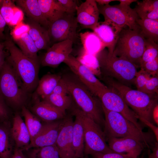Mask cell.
<instances>
[{
  "label": "cell",
  "instance_id": "6da1fadb",
  "mask_svg": "<svg viewBox=\"0 0 158 158\" xmlns=\"http://www.w3.org/2000/svg\"><path fill=\"white\" fill-rule=\"evenodd\" d=\"M69 94L81 110L89 115L102 128L104 124L101 102L73 73L62 76Z\"/></svg>",
  "mask_w": 158,
  "mask_h": 158
},
{
  "label": "cell",
  "instance_id": "7a4b0ae2",
  "mask_svg": "<svg viewBox=\"0 0 158 158\" xmlns=\"http://www.w3.org/2000/svg\"><path fill=\"white\" fill-rule=\"evenodd\" d=\"M8 53L6 60L11 66L29 93L36 90L38 83L39 62L24 54L8 38L3 43Z\"/></svg>",
  "mask_w": 158,
  "mask_h": 158
},
{
  "label": "cell",
  "instance_id": "3957f363",
  "mask_svg": "<svg viewBox=\"0 0 158 158\" xmlns=\"http://www.w3.org/2000/svg\"><path fill=\"white\" fill-rule=\"evenodd\" d=\"M105 79L110 87L121 96L138 119L142 118L154 124L152 113L153 108L158 104V94H148L133 89L113 79L105 78Z\"/></svg>",
  "mask_w": 158,
  "mask_h": 158
},
{
  "label": "cell",
  "instance_id": "277c9868",
  "mask_svg": "<svg viewBox=\"0 0 158 158\" xmlns=\"http://www.w3.org/2000/svg\"><path fill=\"white\" fill-rule=\"evenodd\" d=\"M99 71L105 78L113 79L129 86L134 84L138 67L130 61L114 55L104 49L95 55Z\"/></svg>",
  "mask_w": 158,
  "mask_h": 158
},
{
  "label": "cell",
  "instance_id": "5b68a950",
  "mask_svg": "<svg viewBox=\"0 0 158 158\" xmlns=\"http://www.w3.org/2000/svg\"><path fill=\"white\" fill-rule=\"evenodd\" d=\"M0 94L7 105L21 108L29 93L11 66L6 60L0 69Z\"/></svg>",
  "mask_w": 158,
  "mask_h": 158
},
{
  "label": "cell",
  "instance_id": "8992f818",
  "mask_svg": "<svg viewBox=\"0 0 158 158\" xmlns=\"http://www.w3.org/2000/svg\"><path fill=\"white\" fill-rule=\"evenodd\" d=\"M102 107L105 117L103 132L106 140L111 138L130 137L144 142L149 146L151 139L149 135L140 130L120 114Z\"/></svg>",
  "mask_w": 158,
  "mask_h": 158
},
{
  "label": "cell",
  "instance_id": "52a82bcc",
  "mask_svg": "<svg viewBox=\"0 0 158 158\" xmlns=\"http://www.w3.org/2000/svg\"><path fill=\"white\" fill-rule=\"evenodd\" d=\"M145 42V39L140 30L123 28L119 34L113 54L139 67L144 51Z\"/></svg>",
  "mask_w": 158,
  "mask_h": 158
},
{
  "label": "cell",
  "instance_id": "ba28073f",
  "mask_svg": "<svg viewBox=\"0 0 158 158\" xmlns=\"http://www.w3.org/2000/svg\"><path fill=\"white\" fill-rule=\"evenodd\" d=\"M70 109L79 116L83 123L85 142L84 156L97 153L114 152L107 143L102 128L89 115L73 104Z\"/></svg>",
  "mask_w": 158,
  "mask_h": 158
},
{
  "label": "cell",
  "instance_id": "9c48e42d",
  "mask_svg": "<svg viewBox=\"0 0 158 158\" xmlns=\"http://www.w3.org/2000/svg\"><path fill=\"white\" fill-rule=\"evenodd\" d=\"M99 13L104 16V20L109 21L123 28L125 26L131 30H140L136 22L139 18L133 9L129 6L119 4L104 6L98 5Z\"/></svg>",
  "mask_w": 158,
  "mask_h": 158
},
{
  "label": "cell",
  "instance_id": "30bf717a",
  "mask_svg": "<svg viewBox=\"0 0 158 158\" xmlns=\"http://www.w3.org/2000/svg\"><path fill=\"white\" fill-rule=\"evenodd\" d=\"M75 14L65 12L59 18L49 23L48 30L51 42L70 40L74 43L76 41L78 23Z\"/></svg>",
  "mask_w": 158,
  "mask_h": 158
},
{
  "label": "cell",
  "instance_id": "8fae6325",
  "mask_svg": "<svg viewBox=\"0 0 158 158\" xmlns=\"http://www.w3.org/2000/svg\"><path fill=\"white\" fill-rule=\"evenodd\" d=\"M73 73L95 96L99 98L108 88L102 83L89 68L71 54L63 62Z\"/></svg>",
  "mask_w": 158,
  "mask_h": 158
},
{
  "label": "cell",
  "instance_id": "7c38bea8",
  "mask_svg": "<svg viewBox=\"0 0 158 158\" xmlns=\"http://www.w3.org/2000/svg\"><path fill=\"white\" fill-rule=\"evenodd\" d=\"M99 99L103 107L120 114L142 131V127L138 122L135 113L126 104L120 95L113 89L108 87Z\"/></svg>",
  "mask_w": 158,
  "mask_h": 158
},
{
  "label": "cell",
  "instance_id": "4fadbf2b",
  "mask_svg": "<svg viewBox=\"0 0 158 158\" xmlns=\"http://www.w3.org/2000/svg\"><path fill=\"white\" fill-rule=\"evenodd\" d=\"M73 122L71 114L62 119L56 143L60 158H76L73 145Z\"/></svg>",
  "mask_w": 158,
  "mask_h": 158
},
{
  "label": "cell",
  "instance_id": "5bb4252c",
  "mask_svg": "<svg viewBox=\"0 0 158 158\" xmlns=\"http://www.w3.org/2000/svg\"><path fill=\"white\" fill-rule=\"evenodd\" d=\"M74 43L67 40L54 44L47 50L41 61L43 66L57 67L71 54Z\"/></svg>",
  "mask_w": 158,
  "mask_h": 158
},
{
  "label": "cell",
  "instance_id": "9a60e30c",
  "mask_svg": "<svg viewBox=\"0 0 158 158\" xmlns=\"http://www.w3.org/2000/svg\"><path fill=\"white\" fill-rule=\"evenodd\" d=\"M106 140L113 152L127 154L134 158H137L146 145L144 142L130 137L111 138Z\"/></svg>",
  "mask_w": 158,
  "mask_h": 158
},
{
  "label": "cell",
  "instance_id": "2e32d148",
  "mask_svg": "<svg viewBox=\"0 0 158 158\" xmlns=\"http://www.w3.org/2000/svg\"><path fill=\"white\" fill-rule=\"evenodd\" d=\"M62 119L43 123L39 133L30 141L29 145L24 150L33 147L55 145Z\"/></svg>",
  "mask_w": 158,
  "mask_h": 158
},
{
  "label": "cell",
  "instance_id": "e0dca14e",
  "mask_svg": "<svg viewBox=\"0 0 158 158\" xmlns=\"http://www.w3.org/2000/svg\"><path fill=\"white\" fill-rule=\"evenodd\" d=\"M122 28L109 21L98 22L92 30L108 51L113 53L119 34Z\"/></svg>",
  "mask_w": 158,
  "mask_h": 158
},
{
  "label": "cell",
  "instance_id": "ac0fdd59",
  "mask_svg": "<svg viewBox=\"0 0 158 158\" xmlns=\"http://www.w3.org/2000/svg\"><path fill=\"white\" fill-rule=\"evenodd\" d=\"M17 25L13 32L14 40L24 54L31 59L39 62L37 55L39 51L28 34V25Z\"/></svg>",
  "mask_w": 158,
  "mask_h": 158
},
{
  "label": "cell",
  "instance_id": "d6986e66",
  "mask_svg": "<svg viewBox=\"0 0 158 158\" xmlns=\"http://www.w3.org/2000/svg\"><path fill=\"white\" fill-rule=\"evenodd\" d=\"M76 20L84 28L92 29L98 22L99 13L95 0H86L76 8Z\"/></svg>",
  "mask_w": 158,
  "mask_h": 158
},
{
  "label": "cell",
  "instance_id": "ffe728a7",
  "mask_svg": "<svg viewBox=\"0 0 158 158\" xmlns=\"http://www.w3.org/2000/svg\"><path fill=\"white\" fill-rule=\"evenodd\" d=\"M35 95V102L31 107V110L39 118L44 122H49L62 120L64 118L66 114L47 101H40L39 97Z\"/></svg>",
  "mask_w": 158,
  "mask_h": 158
},
{
  "label": "cell",
  "instance_id": "44dd1931",
  "mask_svg": "<svg viewBox=\"0 0 158 158\" xmlns=\"http://www.w3.org/2000/svg\"><path fill=\"white\" fill-rule=\"evenodd\" d=\"M11 131L15 147L24 150L30 143V137L25 122L18 113L13 117Z\"/></svg>",
  "mask_w": 158,
  "mask_h": 158
},
{
  "label": "cell",
  "instance_id": "7402d4cb",
  "mask_svg": "<svg viewBox=\"0 0 158 158\" xmlns=\"http://www.w3.org/2000/svg\"><path fill=\"white\" fill-rule=\"evenodd\" d=\"M27 20L28 34L38 50H47L50 47L51 43L48 29L30 18Z\"/></svg>",
  "mask_w": 158,
  "mask_h": 158
},
{
  "label": "cell",
  "instance_id": "603a6c76",
  "mask_svg": "<svg viewBox=\"0 0 158 158\" xmlns=\"http://www.w3.org/2000/svg\"><path fill=\"white\" fill-rule=\"evenodd\" d=\"M14 1L30 18L48 29L49 23L43 15L38 0H17Z\"/></svg>",
  "mask_w": 158,
  "mask_h": 158
},
{
  "label": "cell",
  "instance_id": "cb8c5ba5",
  "mask_svg": "<svg viewBox=\"0 0 158 158\" xmlns=\"http://www.w3.org/2000/svg\"><path fill=\"white\" fill-rule=\"evenodd\" d=\"M15 147L8 122H0V158H11Z\"/></svg>",
  "mask_w": 158,
  "mask_h": 158
},
{
  "label": "cell",
  "instance_id": "d4e9b609",
  "mask_svg": "<svg viewBox=\"0 0 158 158\" xmlns=\"http://www.w3.org/2000/svg\"><path fill=\"white\" fill-rule=\"evenodd\" d=\"M71 114L75 116L73 128V145L76 158H83L84 157V135L83 123L79 116L71 111Z\"/></svg>",
  "mask_w": 158,
  "mask_h": 158
},
{
  "label": "cell",
  "instance_id": "484cf974",
  "mask_svg": "<svg viewBox=\"0 0 158 158\" xmlns=\"http://www.w3.org/2000/svg\"><path fill=\"white\" fill-rule=\"evenodd\" d=\"M41 11L50 23L60 18L65 13L58 0H38Z\"/></svg>",
  "mask_w": 158,
  "mask_h": 158
},
{
  "label": "cell",
  "instance_id": "4316f807",
  "mask_svg": "<svg viewBox=\"0 0 158 158\" xmlns=\"http://www.w3.org/2000/svg\"><path fill=\"white\" fill-rule=\"evenodd\" d=\"M62 76L59 74L48 73L44 75L38 82L36 95L44 99L52 94Z\"/></svg>",
  "mask_w": 158,
  "mask_h": 158
},
{
  "label": "cell",
  "instance_id": "83f0119b",
  "mask_svg": "<svg viewBox=\"0 0 158 158\" xmlns=\"http://www.w3.org/2000/svg\"><path fill=\"white\" fill-rule=\"evenodd\" d=\"M137 2L133 9L139 18L158 20V0H143Z\"/></svg>",
  "mask_w": 158,
  "mask_h": 158
},
{
  "label": "cell",
  "instance_id": "f1b7e54d",
  "mask_svg": "<svg viewBox=\"0 0 158 158\" xmlns=\"http://www.w3.org/2000/svg\"><path fill=\"white\" fill-rule=\"evenodd\" d=\"M83 50L89 54L95 55L105 48L101 41L93 32H86L80 34Z\"/></svg>",
  "mask_w": 158,
  "mask_h": 158
},
{
  "label": "cell",
  "instance_id": "f546056e",
  "mask_svg": "<svg viewBox=\"0 0 158 158\" xmlns=\"http://www.w3.org/2000/svg\"><path fill=\"white\" fill-rule=\"evenodd\" d=\"M14 1L2 0L0 11L6 24L15 25L20 21L22 17L20 11L15 6Z\"/></svg>",
  "mask_w": 158,
  "mask_h": 158
},
{
  "label": "cell",
  "instance_id": "4dcf8cb0",
  "mask_svg": "<svg viewBox=\"0 0 158 158\" xmlns=\"http://www.w3.org/2000/svg\"><path fill=\"white\" fill-rule=\"evenodd\" d=\"M136 22L140 27L141 34L145 39H150L158 43V20L139 18Z\"/></svg>",
  "mask_w": 158,
  "mask_h": 158
},
{
  "label": "cell",
  "instance_id": "1f68e13d",
  "mask_svg": "<svg viewBox=\"0 0 158 158\" xmlns=\"http://www.w3.org/2000/svg\"><path fill=\"white\" fill-rule=\"evenodd\" d=\"M26 158H60L56 145L23 151Z\"/></svg>",
  "mask_w": 158,
  "mask_h": 158
},
{
  "label": "cell",
  "instance_id": "d6a6232c",
  "mask_svg": "<svg viewBox=\"0 0 158 158\" xmlns=\"http://www.w3.org/2000/svg\"><path fill=\"white\" fill-rule=\"evenodd\" d=\"M21 113L30 137V141L38 134L43 125L39 118L31 113L25 106L21 108Z\"/></svg>",
  "mask_w": 158,
  "mask_h": 158
},
{
  "label": "cell",
  "instance_id": "836d02e7",
  "mask_svg": "<svg viewBox=\"0 0 158 158\" xmlns=\"http://www.w3.org/2000/svg\"><path fill=\"white\" fill-rule=\"evenodd\" d=\"M72 99L70 95H61L52 93L43 100L48 102L66 114V111L70 109L73 104Z\"/></svg>",
  "mask_w": 158,
  "mask_h": 158
},
{
  "label": "cell",
  "instance_id": "e575fe53",
  "mask_svg": "<svg viewBox=\"0 0 158 158\" xmlns=\"http://www.w3.org/2000/svg\"><path fill=\"white\" fill-rule=\"evenodd\" d=\"M158 58V44L152 40L146 39L145 49L141 58L140 66Z\"/></svg>",
  "mask_w": 158,
  "mask_h": 158
},
{
  "label": "cell",
  "instance_id": "d590c367",
  "mask_svg": "<svg viewBox=\"0 0 158 158\" xmlns=\"http://www.w3.org/2000/svg\"><path fill=\"white\" fill-rule=\"evenodd\" d=\"M77 58L92 72V69L98 68L99 69L98 62L96 56L87 53L84 50L83 53Z\"/></svg>",
  "mask_w": 158,
  "mask_h": 158
},
{
  "label": "cell",
  "instance_id": "8d00e7d4",
  "mask_svg": "<svg viewBox=\"0 0 158 158\" xmlns=\"http://www.w3.org/2000/svg\"><path fill=\"white\" fill-rule=\"evenodd\" d=\"M158 76H150L146 81L143 92L148 94H158Z\"/></svg>",
  "mask_w": 158,
  "mask_h": 158
},
{
  "label": "cell",
  "instance_id": "74e56055",
  "mask_svg": "<svg viewBox=\"0 0 158 158\" xmlns=\"http://www.w3.org/2000/svg\"><path fill=\"white\" fill-rule=\"evenodd\" d=\"M141 69L152 76H157L158 71V58L147 62L140 67Z\"/></svg>",
  "mask_w": 158,
  "mask_h": 158
},
{
  "label": "cell",
  "instance_id": "f35d334b",
  "mask_svg": "<svg viewBox=\"0 0 158 158\" xmlns=\"http://www.w3.org/2000/svg\"><path fill=\"white\" fill-rule=\"evenodd\" d=\"M63 8L65 12L75 14L76 8L79 6L76 0H58Z\"/></svg>",
  "mask_w": 158,
  "mask_h": 158
},
{
  "label": "cell",
  "instance_id": "ab89813d",
  "mask_svg": "<svg viewBox=\"0 0 158 158\" xmlns=\"http://www.w3.org/2000/svg\"><path fill=\"white\" fill-rule=\"evenodd\" d=\"M93 158H134L127 154L112 152L97 153L91 155Z\"/></svg>",
  "mask_w": 158,
  "mask_h": 158
},
{
  "label": "cell",
  "instance_id": "60d3db41",
  "mask_svg": "<svg viewBox=\"0 0 158 158\" xmlns=\"http://www.w3.org/2000/svg\"><path fill=\"white\" fill-rule=\"evenodd\" d=\"M9 115L7 105L0 94V122H8Z\"/></svg>",
  "mask_w": 158,
  "mask_h": 158
},
{
  "label": "cell",
  "instance_id": "b9f144b4",
  "mask_svg": "<svg viewBox=\"0 0 158 158\" xmlns=\"http://www.w3.org/2000/svg\"><path fill=\"white\" fill-rule=\"evenodd\" d=\"M52 93L61 95L69 94L66 84L62 77L56 85Z\"/></svg>",
  "mask_w": 158,
  "mask_h": 158
},
{
  "label": "cell",
  "instance_id": "7bdbcfd3",
  "mask_svg": "<svg viewBox=\"0 0 158 158\" xmlns=\"http://www.w3.org/2000/svg\"><path fill=\"white\" fill-rule=\"evenodd\" d=\"M139 119L143 123L149 127L152 131L154 133L155 137V138L156 141L158 142V127L157 126H156L153 123H151L145 119L139 118L138 119Z\"/></svg>",
  "mask_w": 158,
  "mask_h": 158
},
{
  "label": "cell",
  "instance_id": "ee69618b",
  "mask_svg": "<svg viewBox=\"0 0 158 158\" xmlns=\"http://www.w3.org/2000/svg\"><path fill=\"white\" fill-rule=\"evenodd\" d=\"M5 49L3 43L0 42V69L4 63L6 56V54L4 51Z\"/></svg>",
  "mask_w": 158,
  "mask_h": 158
},
{
  "label": "cell",
  "instance_id": "f6af8a7d",
  "mask_svg": "<svg viewBox=\"0 0 158 158\" xmlns=\"http://www.w3.org/2000/svg\"><path fill=\"white\" fill-rule=\"evenodd\" d=\"M2 0H0V7ZM6 23L2 16L0 11V40L4 37L3 32L6 25Z\"/></svg>",
  "mask_w": 158,
  "mask_h": 158
},
{
  "label": "cell",
  "instance_id": "bcb514c9",
  "mask_svg": "<svg viewBox=\"0 0 158 158\" xmlns=\"http://www.w3.org/2000/svg\"><path fill=\"white\" fill-rule=\"evenodd\" d=\"M152 118L154 124L158 125V104L156 105L153 109L152 113Z\"/></svg>",
  "mask_w": 158,
  "mask_h": 158
},
{
  "label": "cell",
  "instance_id": "7dc6e473",
  "mask_svg": "<svg viewBox=\"0 0 158 158\" xmlns=\"http://www.w3.org/2000/svg\"><path fill=\"white\" fill-rule=\"evenodd\" d=\"M152 152L149 153L148 158H158V144L157 141L153 144Z\"/></svg>",
  "mask_w": 158,
  "mask_h": 158
},
{
  "label": "cell",
  "instance_id": "c3c4849f",
  "mask_svg": "<svg viewBox=\"0 0 158 158\" xmlns=\"http://www.w3.org/2000/svg\"><path fill=\"white\" fill-rule=\"evenodd\" d=\"M11 158H26L22 150L15 147Z\"/></svg>",
  "mask_w": 158,
  "mask_h": 158
},
{
  "label": "cell",
  "instance_id": "681fc988",
  "mask_svg": "<svg viewBox=\"0 0 158 158\" xmlns=\"http://www.w3.org/2000/svg\"><path fill=\"white\" fill-rule=\"evenodd\" d=\"M116 1L120 2L119 5L123 6H130V4L133 2H136V0H117Z\"/></svg>",
  "mask_w": 158,
  "mask_h": 158
},
{
  "label": "cell",
  "instance_id": "f907efd6",
  "mask_svg": "<svg viewBox=\"0 0 158 158\" xmlns=\"http://www.w3.org/2000/svg\"><path fill=\"white\" fill-rule=\"evenodd\" d=\"M117 0H95L99 6H104L109 4V3L113 1H116Z\"/></svg>",
  "mask_w": 158,
  "mask_h": 158
},
{
  "label": "cell",
  "instance_id": "816d5d0a",
  "mask_svg": "<svg viewBox=\"0 0 158 158\" xmlns=\"http://www.w3.org/2000/svg\"><path fill=\"white\" fill-rule=\"evenodd\" d=\"M83 158H88L87 156H85Z\"/></svg>",
  "mask_w": 158,
  "mask_h": 158
}]
</instances>
